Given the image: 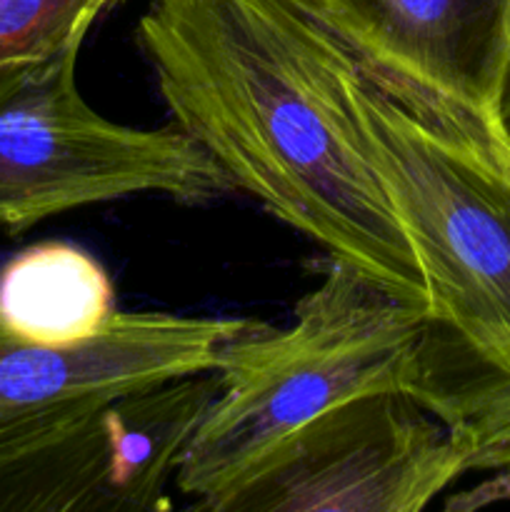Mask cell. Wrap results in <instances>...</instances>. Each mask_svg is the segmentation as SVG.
I'll list each match as a JSON object with an SVG mask.
<instances>
[{"label": "cell", "instance_id": "cell-1", "mask_svg": "<svg viewBox=\"0 0 510 512\" xmlns=\"http://www.w3.org/2000/svg\"><path fill=\"white\" fill-rule=\"evenodd\" d=\"M175 128L275 218L430 313L370 160L360 60L318 0H153L135 30Z\"/></svg>", "mask_w": 510, "mask_h": 512}, {"label": "cell", "instance_id": "cell-2", "mask_svg": "<svg viewBox=\"0 0 510 512\" xmlns=\"http://www.w3.org/2000/svg\"><path fill=\"white\" fill-rule=\"evenodd\" d=\"M428 313L355 265L330 258L288 328L263 325L223 350L218 395L175 488L215 512L320 413L380 390L410 395Z\"/></svg>", "mask_w": 510, "mask_h": 512}, {"label": "cell", "instance_id": "cell-3", "mask_svg": "<svg viewBox=\"0 0 510 512\" xmlns=\"http://www.w3.org/2000/svg\"><path fill=\"white\" fill-rule=\"evenodd\" d=\"M370 160L423 265L425 333L480 343L510 328V138L438 95L360 65Z\"/></svg>", "mask_w": 510, "mask_h": 512}, {"label": "cell", "instance_id": "cell-4", "mask_svg": "<svg viewBox=\"0 0 510 512\" xmlns=\"http://www.w3.org/2000/svg\"><path fill=\"white\" fill-rule=\"evenodd\" d=\"M75 35L43 58L0 70V230L18 235L43 220L130 195L208 203L238 190L178 128L113 123L85 103Z\"/></svg>", "mask_w": 510, "mask_h": 512}, {"label": "cell", "instance_id": "cell-5", "mask_svg": "<svg viewBox=\"0 0 510 512\" xmlns=\"http://www.w3.org/2000/svg\"><path fill=\"white\" fill-rule=\"evenodd\" d=\"M265 323L173 313H115L93 338L40 345L0 320V512H40L58 443L133 390L218 370L223 350Z\"/></svg>", "mask_w": 510, "mask_h": 512}, {"label": "cell", "instance_id": "cell-6", "mask_svg": "<svg viewBox=\"0 0 510 512\" xmlns=\"http://www.w3.org/2000/svg\"><path fill=\"white\" fill-rule=\"evenodd\" d=\"M465 473L468 445L443 420L380 390L305 423L215 512H418Z\"/></svg>", "mask_w": 510, "mask_h": 512}, {"label": "cell", "instance_id": "cell-7", "mask_svg": "<svg viewBox=\"0 0 510 512\" xmlns=\"http://www.w3.org/2000/svg\"><path fill=\"white\" fill-rule=\"evenodd\" d=\"M215 395L218 378L193 373L105 403L55 448L43 512L168 510L170 483Z\"/></svg>", "mask_w": 510, "mask_h": 512}, {"label": "cell", "instance_id": "cell-8", "mask_svg": "<svg viewBox=\"0 0 510 512\" xmlns=\"http://www.w3.org/2000/svg\"><path fill=\"white\" fill-rule=\"evenodd\" d=\"M318 3L363 68L498 120L510 0Z\"/></svg>", "mask_w": 510, "mask_h": 512}, {"label": "cell", "instance_id": "cell-9", "mask_svg": "<svg viewBox=\"0 0 510 512\" xmlns=\"http://www.w3.org/2000/svg\"><path fill=\"white\" fill-rule=\"evenodd\" d=\"M410 395L468 445L470 468H500L510 460V328L480 343L423 330Z\"/></svg>", "mask_w": 510, "mask_h": 512}, {"label": "cell", "instance_id": "cell-10", "mask_svg": "<svg viewBox=\"0 0 510 512\" xmlns=\"http://www.w3.org/2000/svg\"><path fill=\"white\" fill-rule=\"evenodd\" d=\"M115 315V288L95 255L48 240L25 248L0 270V320L40 345H75Z\"/></svg>", "mask_w": 510, "mask_h": 512}, {"label": "cell", "instance_id": "cell-11", "mask_svg": "<svg viewBox=\"0 0 510 512\" xmlns=\"http://www.w3.org/2000/svg\"><path fill=\"white\" fill-rule=\"evenodd\" d=\"M115 3L120 0H0V70L43 58L75 35H88Z\"/></svg>", "mask_w": 510, "mask_h": 512}, {"label": "cell", "instance_id": "cell-12", "mask_svg": "<svg viewBox=\"0 0 510 512\" xmlns=\"http://www.w3.org/2000/svg\"><path fill=\"white\" fill-rule=\"evenodd\" d=\"M488 480L473 488L470 493L458 495V498H450L445 503L448 510H478V508H488V505L495 503H510V460H505L500 468L490 470Z\"/></svg>", "mask_w": 510, "mask_h": 512}, {"label": "cell", "instance_id": "cell-13", "mask_svg": "<svg viewBox=\"0 0 510 512\" xmlns=\"http://www.w3.org/2000/svg\"><path fill=\"white\" fill-rule=\"evenodd\" d=\"M498 120L503 125V130L510 138V50H508V63H505L503 83H500V95H498Z\"/></svg>", "mask_w": 510, "mask_h": 512}]
</instances>
